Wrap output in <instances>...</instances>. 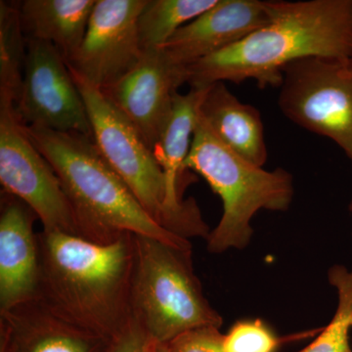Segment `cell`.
<instances>
[{"instance_id": "5bb4252c", "label": "cell", "mask_w": 352, "mask_h": 352, "mask_svg": "<svg viewBox=\"0 0 352 352\" xmlns=\"http://www.w3.org/2000/svg\"><path fill=\"white\" fill-rule=\"evenodd\" d=\"M270 21L268 1L219 0L180 28L163 50L175 63L188 66L242 41Z\"/></svg>"}, {"instance_id": "44dd1931", "label": "cell", "mask_w": 352, "mask_h": 352, "mask_svg": "<svg viewBox=\"0 0 352 352\" xmlns=\"http://www.w3.org/2000/svg\"><path fill=\"white\" fill-rule=\"evenodd\" d=\"M283 340L261 319L236 322L224 335L226 352H276Z\"/></svg>"}, {"instance_id": "5b68a950", "label": "cell", "mask_w": 352, "mask_h": 352, "mask_svg": "<svg viewBox=\"0 0 352 352\" xmlns=\"http://www.w3.org/2000/svg\"><path fill=\"white\" fill-rule=\"evenodd\" d=\"M131 318L157 344L193 329L219 328L221 315L210 305L194 270L192 249L134 235Z\"/></svg>"}, {"instance_id": "cb8c5ba5", "label": "cell", "mask_w": 352, "mask_h": 352, "mask_svg": "<svg viewBox=\"0 0 352 352\" xmlns=\"http://www.w3.org/2000/svg\"><path fill=\"white\" fill-rule=\"evenodd\" d=\"M155 352H170L168 351V347L164 344H157L156 347V351Z\"/></svg>"}, {"instance_id": "4fadbf2b", "label": "cell", "mask_w": 352, "mask_h": 352, "mask_svg": "<svg viewBox=\"0 0 352 352\" xmlns=\"http://www.w3.org/2000/svg\"><path fill=\"white\" fill-rule=\"evenodd\" d=\"M34 210L17 197L1 194L0 214V312L36 300L39 271Z\"/></svg>"}, {"instance_id": "30bf717a", "label": "cell", "mask_w": 352, "mask_h": 352, "mask_svg": "<svg viewBox=\"0 0 352 352\" xmlns=\"http://www.w3.org/2000/svg\"><path fill=\"white\" fill-rule=\"evenodd\" d=\"M146 3L147 0H96L69 68L99 89L126 76L144 54L138 19Z\"/></svg>"}, {"instance_id": "ac0fdd59", "label": "cell", "mask_w": 352, "mask_h": 352, "mask_svg": "<svg viewBox=\"0 0 352 352\" xmlns=\"http://www.w3.org/2000/svg\"><path fill=\"white\" fill-rule=\"evenodd\" d=\"M219 0H147L139 16L143 50L163 48L180 28L214 7Z\"/></svg>"}, {"instance_id": "277c9868", "label": "cell", "mask_w": 352, "mask_h": 352, "mask_svg": "<svg viewBox=\"0 0 352 352\" xmlns=\"http://www.w3.org/2000/svg\"><path fill=\"white\" fill-rule=\"evenodd\" d=\"M184 168L205 178L222 201L221 219L206 239L212 254L245 249L254 233V215L261 210L285 212L295 194L291 173L250 163L227 147L199 113Z\"/></svg>"}, {"instance_id": "7402d4cb", "label": "cell", "mask_w": 352, "mask_h": 352, "mask_svg": "<svg viewBox=\"0 0 352 352\" xmlns=\"http://www.w3.org/2000/svg\"><path fill=\"white\" fill-rule=\"evenodd\" d=\"M223 342L219 328L208 326L183 333L164 344L170 352H226Z\"/></svg>"}, {"instance_id": "2e32d148", "label": "cell", "mask_w": 352, "mask_h": 352, "mask_svg": "<svg viewBox=\"0 0 352 352\" xmlns=\"http://www.w3.org/2000/svg\"><path fill=\"white\" fill-rule=\"evenodd\" d=\"M199 115L227 147L250 163L263 168L267 161V148L258 109L242 103L229 91L226 82H219L208 87Z\"/></svg>"}, {"instance_id": "7c38bea8", "label": "cell", "mask_w": 352, "mask_h": 352, "mask_svg": "<svg viewBox=\"0 0 352 352\" xmlns=\"http://www.w3.org/2000/svg\"><path fill=\"white\" fill-rule=\"evenodd\" d=\"M208 87L191 88L186 94L178 92L164 131L153 149L166 178V207L182 222L188 238L207 239L210 230L194 199H183L185 187L194 176L185 170L184 162L191 148L201 102Z\"/></svg>"}, {"instance_id": "8992f818", "label": "cell", "mask_w": 352, "mask_h": 352, "mask_svg": "<svg viewBox=\"0 0 352 352\" xmlns=\"http://www.w3.org/2000/svg\"><path fill=\"white\" fill-rule=\"evenodd\" d=\"M69 69L87 106L92 138L102 157L157 223L189 240L182 222L166 207V178L144 139L99 88Z\"/></svg>"}, {"instance_id": "e0dca14e", "label": "cell", "mask_w": 352, "mask_h": 352, "mask_svg": "<svg viewBox=\"0 0 352 352\" xmlns=\"http://www.w3.org/2000/svg\"><path fill=\"white\" fill-rule=\"evenodd\" d=\"M96 0H25L19 6L25 39L51 43L69 63L80 50Z\"/></svg>"}, {"instance_id": "52a82bcc", "label": "cell", "mask_w": 352, "mask_h": 352, "mask_svg": "<svg viewBox=\"0 0 352 352\" xmlns=\"http://www.w3.org/2000/svg\"><path fill=\"white\" fill-rule=\"evenodd\" d=\"M278 106L294 124L333 140L352 164V57H307L285 67Z\"/></svg>"}, {"instance_id": "9a60e30c", "label": "cell", "mask_w": 352, "mask_h": 352, "mask_svg": "<svg viewBox=\"0 0 352 352\" xmlns=\"http://www.w3.org/2000/svg\"><path fill=\"white\" fill-rule=\"evenodd\" d=\"M106 342L55 316L38 300L0 312V352H100Z\"/></svg>"}, {"instance_id": "8fae6325", "label": "cell", "mask_w": 352, "mask_h": 352, "mask_svg": "<svg viewBox=\"0 0 352 352\" xmlns=\"http://www.w3.org/2000/svg\"><path fill=\"white\" fill-rule=\"evenodd\" d=\"M187 83L186 66L163 48L144 51L138 65L101 92L154 149L173 110L178 88Z\"/></svg>"}, {"instance_id": "d6986e66", "label": "cell", "mask_w": 352, "mask_h": 352, "mask_svg": "<svg viewBox=\"0 0 352 352\" xmlns=\"http://www.w3.org/2000/svg\"><path fill=\"white\" fill-rule=\"evenodd\" d=\"M27 41L19 6L0 1V94L17 99L24 73Z\"/></svg>"}, {"instance_id": "6da1fadb", "label": "cell", "mask_w": 352, "mask_h": 352, "mask_svg": "<svg viewBox=\"0 0 352 352\" xmlns=\"http://www.w3.org/2000/svg\"><path fill=\"white\" fill-rule=\"evenodd\" d=\"M268 8L267 25L186 66L190 87L245 80L280 87L285 67L298 60L352 57V0L268 1Z\"/></svg>"}, {"instance_id": "603a6c76", "label": "cell", "mask_w": 352, "mask_h": 352, "mask_svg": "<svg viewBox=\"0 0 352 352\" xmlns=\"http://www.w3.org/2000/svg\"><path fill=\"white\" fill-rule=\"evenodd\" d=\"M157 342L135 321L132 320L113 339L108 340L100 352H155Z\"/></svg>"}, {"instance_id": "d4e9b609", "label": "cell", "mask_w": 352, "mask_h": 352, "mask_svg": "<svg viewBox=\"0 0 352 352\" xmlns=\"http://www.w3.org/2000/svg\"><path fill=\"white\" fill-rule=\"evenodd\" d=\"M349 210H351V212H352V201L351 205H349Z\"/></svg>"}, {"instance_id": "7a4b0ae2", "label": "cell", "mask_w": 352, "mask_h": 352, "mask_svg": "<svg viewBox=\"0 0 352 352\" xmlns=\"http://www.w3.org/2000/svg\"><path fill=\"white\" fill-rule=\"evenodd\" d=\"M38 242L36 300L62 320L106 342L117 337L131 321L134 234L98 244L41 231Z\"/></svg>"}, {"instance_id": "9c48e42d", "label": "cell", "mask_w": 352, "mask_h": 352, "mask_svg": "<svg viewBox=\"0 0 352 352\" xmlns=\"http://www.w3.org/2000/svg\"><path fill=\"white\" fill-rule=\"evenodd\" d=\"M25 41L24 73L15 102L21 120L28 126L92 138L87 106L66 60L51 43Z\"/></svg>"}, {"instance_id": "ffe728a7", "label": "cell", "mask_w": 352, "mask_h": 352, "mask_svg": "<svg viewBox=\"0 0 352 352\" xmlns=\"http://www.w3.org/2000/svg\"><path fill=\"white\" fill-rule=\"evenodd\" d=\"M329 282L338 289L339 303L332 321L311 344L298 352H352L349 332L352 327V270L333 265Z\"/></svg>"}, {"instance_id": "ba28073f", "label": "cell", "mask_w": 352, "mask_h": 352, "mask_svg": "<svg viewBox=\"0 0 352 352\" xmlns=\"http://www.w3.org/2000/svg\"><path fill=\"white\" fill-rule=\"evenodd\" d=\"M0 182L3 192L34 210L43 231L80 237L59 177L25 133L15 100L6 94H0Z\"/></svg>"}, {"instance_id": "3957f363", "label": "cell", "mask_w": 352, "mask_h": 352, "mask_svg": "<svg viewBox=\"0 0 352 352\" xmlns=\"http://www.w3.org/2000/svg\"><path fill=\"white\" fill-rule=\"evenodd\" d=\"M25 131L59 177L83 239L110 244L131 233L192 249L189 240L170 232L150 217L102 157L94 139L25 124Z\"/></svg>"}]
</instances>
